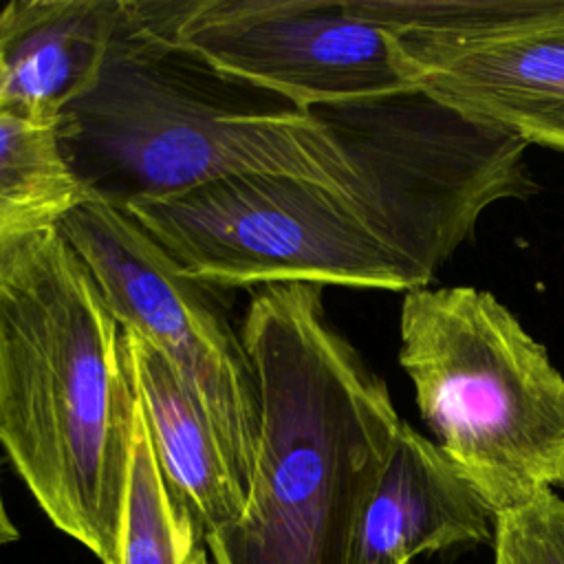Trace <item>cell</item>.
Instances as JSON below:
<instances>
[{
	"instance_id": "1",
	"label": "cell",
	"mask_w": 564,
	"mask_h": 564,
	"mask_svg": "<svg viewBox=\"0 0 564 564\" xmlns=\"http://www.w3.org/2000/svg\"><path fill=\"white\" fill-rule=\"evenodd\" d=\"M137 390L123 328L57 227L0 240V445L48 520L121 562Z\"/></svg>"
},
{
	"instance_id": "2",
	"label": "cell",
	"mask_w": 564,
	"mask_h": 564,
	"mask_svg": "<svg viewBox=\"0 0 564 564\" xmlns=\"http://www.w3.org/2000/svg\"><path fill=\"white\" fill-rule=\"evenodd\" d=\"M260 388L245 511L212 564H352L361 511L403 427L386 381L330 324L322 286L256 289L240 326Z\"/></svg>"
},
{
	"instance_id": "3",
	"label": "cell",
	"mask_w": 564,
	"mask_h": 564,
	"mask_svg": "<svg viewBox=\"0 0 564 564\" xmlns=\"http://www.w3.org/2000/svg\"><path fill=\"white\" fill-rule=\"evenodd\" d=\"M399 333L421 421L494 516L564 485V375L496 295L410 289Z\"/></svg>"
},
{
	"instance_id": "4",
	"label": "cell",
	"mask_w": 564,
	"mask_h": 564,
	"mask_svg": "<svg viewBox=\"0 0 564 564\" xmlns=\"http://www.w3.org/2000/svg\"><path fill=\"white\" fill-rule=\"evenodd\" d=\"M59 132L66 152L79 148L130 181L128 196L267 174L319 185L359 212V167L328 119L234 101L161 42L110 62L64 110Z\"/></svg>"
},
{
	"instance_id": "5",
	"label": "cell",
	"mask_w": 564,
	"mask_h": 564,
	"mask_svg": "<svg viewBox=\"0 0 564 564\" xmlns=\"http://www.w3.org/2000/svg\"><path fill=\"white\" fill-rule=\"evenodd\" d=\"M315 112L346 141L359 167V214L414 289L436 278L489 205L538 189L524 139L423 86Z\"/></svg>"
},
{
	"instance_id": "6",
	"label": "cell",
	"mask_w": 564,
	"mask_h": 564,
	"mask_svg": "<svg viewBox=\"0 0 564 564\" xmlns=\"http://www.w3.org/2000/svg\"><path fill=\"white\" fill-rule=\"evenodd\" d=\"M121 207L214 289L315 284L410 291L405 264L339 194L291 176H229Z\"/></svg>"
},
{
	"instance_id": "7",
	"label": "cell",
	"mask_w": 564,
	"mask_h": 564,
	"mask_svg": "<svg viewBox=\"0 0 564 564\" xmlns=\"http://www.w3.org/2000/svg\"><path fill=\"white\" fill-rule=\"evenodd\" d=\"M90 269L108 308L172 366L209 419L249 494L260 443V388L240 330L216 289L185 275L121 207L95 192L57 225Z\"/></svg>"
},
{
	"instance_id": "8",
	"label": "cell",
	"mask_w": 564,
	"mask_h": 564,
	"mask_svg": "<svg viewBox=\"0 0 564 564\" xmlns=\"http://www.w3.org/2000/svg\"><path fill=\"white\" fill-rule=\"evenodd\" d=\"M159 40L300 112L419 86L394 37L348 0H170Z\"/></svg>"
},
{
	"instance_id": "9",
	"label": "cell",
	"mask_w": 564,
	"mask_h": 564,
	"mask_svg": "<svg viewBox=\"0 0 564 564\" xmlns=\"http://www.w3.org/2000/svg\"><path fill=\"white\" fill-rule=\"evenodd\" d=\"M159 0H15L0 9V106L62 126L101 70L156 44Z\"/></svg>"
},
{
	"instance_id": "10",
	"label": "cell",
	"mask_w": 564,
	"mask_h": 564,
	"mask_svg": "<svg viewBox=\"0 0 564 564\" xmlns=\"http://www.w3.org/2000/svg\"><path fill=\"white\" fill-rule=\"evenodd\" d=\"M494 522L436 443L403 423L361 511L352 564H410L423 553L489 542Z\"/></svg>"
},
{
	"instance_id": "11",
	"label": "cell",
	"mask_w": 564,
	"mask_h": 564,
	"mask_svg": "<svg viewBox=\"0 0 564 564\" xmlns=\"http://www.w3.org/2000/svg\"><path fill=\"white\" fill-rule=\"evenodd\" d=\"M123 344L167 494L205 544L240 518L247 494L234 478L209 419L163 355L130 328H123Z\"/></svg>"
},
{
	"instance_id": "12",
	"label": "cell",
	"mask_w": 564,
	"mask_h": 564,
	"mask_svg": "<svg viewBox=\"0 0 564 564\" xmlns=\"http://www.w3.org/2000/svg\"><path fill=\"white\" fill-rule=\"evenodd\" d=\"M419 86L529 145L564 152V26L463 53Z\"/></svg>"
},
{
	"instance_id": "13",
	"label": "cell",
	"mask_w": 564,
	"mask_h": 564,
	"mask_svg": "<svg viewBox=\"0 0 564 564\" xmlns=\"http://www.w3.org/2000/svg\"><path fill=\"white\" fill-rule=\"evenodd\" d=\"M388 31L419 82L463 53L564 26V0H348Z\"/></svg>"
},
{
	"instance_id": "14",
	"label": "cell",
	"mask_w": 564,
	"mask_h": 564,
	"mask_svg": "<svg viewBox=\"0 0 564 564\" xmlns=\"http://www.w3.org/2000/svg\"><path fill=\"white\" fill-rule=\"evenodd\" d=\"M93 194L59 123L0 106V240L57 227Z\"/></svg>"
},
{
	"instance_id": "15",
	"label": "cell",
	"mask_w": 564,
	"mask_h": 564,
	"mask_svg": "<svg viewBox=\"0 0 564 564\" xmlns=\"http://www.w3.org/2000/svg\"><path fill=\"white\" fill-rule=\"evenodd\" d=\"M203 544L185 520L161 476L143 405L137 397L132 467L126 500V522L119 564H189L192 551Z\"/></svg>"
},
{
	"instance_id": "16",
	"label": "cell",
	"mask_w": 564,
	"mask_h": 564,
	"mask_svg": "<svg viewBox=\"0 0 564 564\" xmlns=\"http://www.w3.org/2000/svg\"><path fill=\"white\" fill-rule=\"evenodd\" d=\"M494 564H564V498L555 491L498 513Z\"/></svg>"
},
{
	"instance_id": "17",
	"label": "cell",
	"mask_w": 564,
	"mask_h": 564,
	"mask_svg": "<svg viewBox=\"0 0 564 564\" xmlns=\"http://www.w3.org/2000/svg\"><path fill=\"white\" fill-rule=\"evenodd\" d=\"M18 535H20V533H18L15 524L11 522V518H9V511H7V507H4L2 491H0V546H4V544H9V542H15Z\"/></svg>"
},
{
	"instance_id": "18",
	"label": "cell",
	"mask_w": 564,
	"mask_h": 564,
	"mask_svg": "<svg viewBox=\"0 0 564 564\" xmlns=\"http://www.w3.org/2000/svg\"><path fill=\"white\" fill-rule=\"evenodd\" d=\"M189 564H212L205 544H198V546L192 551V562H189Z\"/></svg>"
}]
</instances>
